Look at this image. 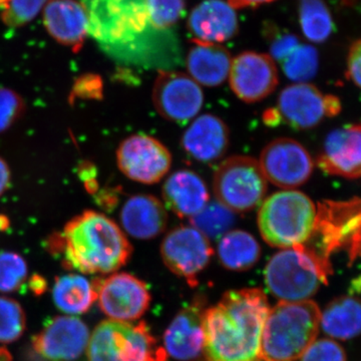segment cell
I'll return each instance as SVG.
<instances>
[{
	"label": "cell",
	"instance_id": "1",
	"mask_svg": "<svg viewBox=\"0 0 361 361\" xmlns=\"http://www.w3.org/2000/svg\"><path fill=\"white\" fill-rule=\"evenodd\" d=\"M270 304L260 288L226 292L204 312L206 361H257Z\"/></svg>",
	"mask_w": 361,
	"mask_h": 361
},
{
	"label": "cell",
	"instance_id": "2",
	"mask_svg": "<svg viewBox=\"0 0 361 361\" xmlns=\"http://www.w3.org/2000/svg\"><path fill=\"white\" fill-rule=\"evenodd\" d=\"M90 35L109 56L128 65L164 66L146 40L144 0H82Z\"/></svg>",
	"mask_w": 361,
	"mask_h": 361
},
{
	"label": "cell",
	"instance_id": "3",
	"mask_svg": "<svg viewBox=\"0 0 361 361\" xmlns=\"http://www.w3.org/2000/svg\"><path fill=\"white\" fill-rule=\"evenodd\" d=\"M51 250L61 254L68 269L90 274H109L127 264L133 247L118 225L94 211H85L71 219Z\"/></svg>",
	"mask_w": 361,
	"mask_h": 361
},
{
	"label": "cell",
	"instance_id": "4",
	"mask_svg": "<svg viewBox=\"0 0 361 361\" xmlns=\"http://www.w3.org/2000/svg\"><path fill=\"white\" fill-rule=\"evenodd\" d=\"M322 311L313 300L270 308L263 326L259 360L296 361L317 338Z\"/></svg>",
	"mask_w": 361,
	"mask_h": 361
},
{
	"label": "cell",
	"instance_id": "5",
	"mask_svg": "<svg viewBox=\"0 0 361 361\" xmlns=\"http://www.w3.org/2000/svg\"><path fill=\"white\" fill-rule=\"evenodd\" d=\"M258 228L266 243L287 249L304 245L314 230L317 206L307 195L283 190L271 195L260 205Z\"/></svg>",
	"mask_w": 361,
	"mask_h": 361
},
{
	"label": "cell",
	"instance_id": "6",
	"mask_svg": "<svg viewBox=\"0 0 361 361\" xmlns=\"http://www.w3.org/2000/svg\"><path fill=\"white\" fill-rule=\"evenodd\" d=\"M331 265L322 262L302 246L282 249L266 265V287L281 302L311 300L329 282Z\"/></svg>",
	"mask_w": 361,
	"mask_h": 361
},
{
	"label": "cell",
	"instance_id": "7",
	"mask_svg": "<svg viewBox=\"0 0 361 361\" xmlns=\"http://www.w3.org/2000/svg\"><path fill=\"white\" fill-rule=\"evenodd\" d=\"M89 361H167L165 348L157 343L146 322L106 320L90 336Z\"/></svg>",
	"mask_w": 361,
	"mask_h": 361
},
{
	"label": "cell",
	"instance_id": "8",
	"mask_svg": "<svg viewBox=\"0 0 361 361\" xmlns=\"http://www.w3.org/2000/svg\"><path fill=\"white\" fill-rule=\"evenodd\" d=\"M213 191L217 201L232 212H249L265 200L268 180L257 160L233 156L223 161L214 173Z\"/></svg>",
	"mask_w": 361,
	"mask_h": 361
},
{
	"label": "cell",
	"instance_id": "9",
	"mask_svg": "<svg viewBox=\"0 0 361 361\" xmlns=\"http://www.w3.org/2000/svg\"><path fill=\"white\" fill-rule=\"evenodd\" d=\"M276 111L280 121L293 129L310 130L324 118L338 115L341 103L338 97L323 94L315 85L298 82L280 92Z\"/></svg>",
	"mask_w": 361,
	"mask_h": 361
},
{
	"label": "cell",
	"instance_id": "10",
	"mask_svg": "<svg viewBox=\"0 0 361 361\" xmlns=\"http://www.w3.org/2000/svg\"><path fill=\"white\" fill-rule=\"evenodd\" d=\"M214 255L210 240L193 226H180L168 233L161 245V256L171 272L184 278L191 287Z\"/></svg>",
	"mask_w": 361,
	"mask_h": 361
},
{
	"label": "cell",
	"instance_id": "11",
	"mask_svg": "<svg viewBox=\"0 0 361 361\" xmlns=\"http://www.w3.org/2000/svg\"><path fill=\"white\" fill-rule=\"evenodd\" d=\"M99 308L111 320L130 322L148 310L151 294L141 279L129 273H115L92 282Z\"/></svg>",
	"mask_w": 361,
	"mask_h": 361
},
{
	"label": "cell",
	"instance_id": "12",
	"mask_svg": "<svg viewBox=\"0 0 361 361\" xmlns=\"http://www.w3.org/2000/svg\"><path fill=\"white\" fill-rule=\"evenodd\" d=\"M204 92L198 82L180 71L161 70L153 87V104L169 122L185 125L198 115Z\"/></svg>",
	"mask_w": 361,
	"mask_h": 361
},
{
	"label": "cell",
	"instance_id": "13",
	"mask_svg": "<svg viewBox=\"0 0 361 361\" xmlns=\"http://www.w3.org/2000/svg\"><path fill=\"white\" fill-rule=\"evenodd\" d=\"M116 163L126 177L153 185L160 182L170 171L172 155L159 140L148 135H130L116 151Z\"/></svg>",
	"mask_w": 361,
	"mask_h": 361
},
{
	"label": "cell",
	"instance_id": "14",
	"mask_svg": "<svg viewBox=\"0 0 361 361\" xmlns=\"http://www.w3.org/2000/svg\"><path fill=\"white\" fill-rule=\"evenodd\" d=\"M259 165L266 180L284 190L302 186L314 169V161L300 142L279 137L263 149Z\"/></svg>",
	"mask_w": 361,
	"mask_h": 361
},
{
	"label": "cell",
	"instance_id": "15",
	"mask_svg": "<svg viewBox=\"0 0 361 361\" xmlns=\"http://www.w3.org/2000/svg\"><path fill=\"white\" fill-rule=\"evenodd\" d=\"M230 87L241 101L253 104L269 97L278 85L274 59L268 54L245 51L232 59Z\"/></svg>",
	"mask_w": 361,
	"mask_h": 361
},
{
	"label": "cell",
	"instance_id": "16",
	"mask_svg": "<svg viewBox=\"0 0 361 361\" xmlns=\"http://www.w3.org/2000/svg\"><path fill=\"white\" fill-rule=\"evenodd\" d=\"M90 338L89 327L80 318L56 316L32 338L35 353L49 361H73L84 353Z\"/></svg>",
	"mask_w": 361,
	"mask_h": 361
},
{
	"label": "cell",
	"instance_id": "17",
	"mask_svg": "<svg viewBox=\"0 0 361 361\" xmlns=\"http://www.w3.org/2000/svg\"><path fill=\"white\" fill-rule=\"evenodd\" d=\"M204 297H197L175 316L164 334V348L179 361H197L204 353Z\"/></svg>",
	"mask_w": 361,
	"mask_h": 361
},
{
	"label": "cell",
	"instance_id": "18",
	"mask_svg": "<svg viewBox=\"0 0 361 361\" xmlns=\"http://www.w3.org/2000/svg\"><path fill=\"white\" fill-rule=\"evenodd\" d=\"M317 166L325 173L346 179L361 178V125L332 130L325 139Z\"/></svg>",
	"mask_w": 361,
	"mask_h": 361
},
{
	"label": "cell",
	"instance_id": "19",
	"mask_svg": "<svg viewBox=\"0 0 361 361\" xmlns=\"http://www.w3.org/2000/svg\"><path fill=\"white\" fill-rule=\"evenodd\" d=\"M238 18L224 0H205L190 14L188 30L194 40L217 44L233 39L238 32Z\"/></svg>",
	"mask_w": 361,
	"mask_h": 361
},
{
	"label": "cell",
	"instance_id": "20",
	"mask_svg": "<svg viewBox=\"0 0 361 361\" xmlns=\"http://www.w3.org/2000/svg\"><path fill=\"white\" fill-rule=\"evenodd\" d=\"M230 133L219 116L205 114L195 118L182 137L183 149L200 163L220 160L229 147Z\"/></svg>",
	"mask_w": 361,
	"mask_h": 361
},
{
	"label": "cell",
	"instance_id": "21",
	"mask_svg": "<svg viewBox=\"0 0 361 361\" xmlns=\"http://www.w3.org/2000/svg\"><path fill=\"white\" fill-rule=\"evenodd\" d=\"M44 26L59 44L77 52L87 35V18L82 2L77 0H49L44 11Z\"/></svg>",
	"mask_w": 361,
	"mask_h": 361
},
{
	"label": "cell",
	"instance_id": "22",
	"mask_svg": "<svg viewBox=\"0 0 361 361\" xmlns=\"http://www.w3.org/2000/svg\"><path fill=\"white\" fill-rule=\"evenodd\" d=\"M121 223L123 229L133 238L151 240L167 228V210L165 205L152 195H135L123 204Z\"/></svg>",
	"mask_w": 361,
	"mask_h": 361
},
{
	"label": "cell",
	"instance_id": "23",
	"mask_svg": "<svg viewBox=\"0 0 361 361\" xmlns=\"http://www.w3.org/2000/svg\"><path fill=\"white\" fill-rule=\"evenodd\" d=\"M163 199L166 207L180 218H192L208 204L210 195L200 176L180 170L164 183Z\"/></svg>",
	"mask_w": 361,
	"mask_h": 361
},
{
	"label": "cell",
	"instance_id": "24",
	"mask_svg": "<svg viewBox=\"0 0 361 361\" xmlns=\"http://www.w3.org/2000/svg\"><path fill=\"white\" fill-rule=\"evenodd\" d=\"M187 68L195 82L205 87H217L229 77L232 58L230 52L217 44L193 39L187 56Z\"/></svg>",
	"mask_w": 361,
	"mask_h": 361
},
{
	"label": "cell",
	"instance_id": "25",
	"mask_svg": "<svg viewBox=\"0 0 361 361\" xmlns=\"http://www.w3.org/2000/svg\"><path fill=\"white\" fill-rule=\"evenodd\" d=\"M320 329L336 341L361 336V299L355 296L334 299L322 312Z\"/></svg>",
	"mask_w": 361,
	"mask_h": 361
},
{
	"label": "cell",
	"instance_id": "26",
	"mask_svg": "<svg viewBox=\"0 0 361 361\" xmlns=\"http://www.w3.org/2000/svg\"><path fill=\"white\" fill-rule=\"evenodd\" d=\"M218 257L226 269L236 272L249 270L261 257L260 244L250 233L233 230L221 237Z\"/></svg>",
	"mask_w": 361,
	"mask_h": 361
},
{
	"label": "cell",
	"instance_id": "27",
	"mask_svg": "<svg viewBox=\"0 0 361 361\" xmlns=\"http://www.w3.org/2000/svg\"><path fill=\"white\" fill-rule=\"evenodd\" d=\"M52 299L59 310L68 314H84L97 300L92 282L78 274L56 278L52 288Z\"/></svg>",
	"mask_w": 361,
	"mask_h": 361
},
{
	"label": "cell",
	"instance_id": "28",
	"mask_svg": "<svg viewBox=\"0 0 361 361\" xmlns=\"http://www.w3.org/2000/svg\"><path fill=\"white\" fill-rule=\"evenodd\" d=\"M299 20L304 37L310 42L320 44L331 35L334 23L323 0H299Z\"/></svg>",
	"mask_w": 361,
	"mask_h": 361
},
{
	"label": "cell",
	"instance_id": "29",
	"mask_svg": "<svg viewBox=\"0 0 361 361\" xmlns=\"http://www.w3.org/2000/svg\"><path fill=\"white\" fill-rule=\"evenodd\" d=\"M234 222V212L218 201H209L200 212L190 218L191 226L203 233L208 239L224 236Z\"/></svg>",
	"mask_w": 361,
	"mask_h": 361
},
{
	"label": "cell",
	"instance_id": "30",
	"mask_svg": "<svg viewBox=\"0 0 361 361\" xmlns=\"http://www.w3.org/2000/svg\"><path fill=\"white\" fill-rule=\"evenodd\" d=\"M318 63V54L314 47L308 44H299L282 61L281 65L285 75L298 84L315 77Z\"/></svg>",
	"mask_w": 361,
	"mask_h": 361
},
{
	"label": "cell",
	"instance_id": "31",
	"mask_svg": "<svg viewBox=\"0 0 361 361\" xmlns=\"http://www.w3.org/2000/svg\"><path fill=\"white\" fill-rule=\"evenodd\" d=\"M25 327V313L20 304L8 297H0V343L18 341Z\"/></svg>",
	"mask_w": 361,
	"mask_h": 361
},
{
	"label": "cell",
	"instance_id": "32",
	"mask_svg": "<svg viewBox=\"0 0 361 361\" xmlns=\"http://www.w3.org/2000/svg\"><path fill=\"white\" fill-rule=\"evenodd\" d=\"M149 23L154 30H165L180 20L185 0H144Z\"/></svg>",
	"mask_w": 361,
	"mask_h": 361
},
{
	"label": "cell",
	"instance_id": "33",
	"mask_svg": "<svg viewBox=\"0 0 361 361\" xmlns=\"http://www.w3.org/2000/svg\"><path fill=\"white\" fill-rule=\"evenodd\" d=\"M27 264L20 254L14 252L0 253V291L18 290L27 278Z\"/></svg>",
	"mask_w": 361,
	"mask_h": 361
},
{
	"label": "cell",
	"instance_id": "34",
	"mask_svg": "<svg viewBox=\"0 0 361 361\" xmlns=\"http://www.w3.org/2000/svg\"><path fill=\"white\" fill-rule=\"evenodd\" d=\"M47 0H11L4 4L1 20L9 27H20L35 18Z\"/></svg>",
	"mask_w": 361,
	"mask_h": 361
},
{
	"label": "cell",
	"instance_id": "35",
	"mask_svg": "<svg viewBox=\"0 0 361 361\" xmlns=\"http://www.w3.org/2000/svg\"><path fill=\"white\" fill-rule=\"evenodd\" d=\"M25 111L23 97L13 90L0 87V134L20 121Z\"/></svg>",
	"mask_w": 361,
	"mask_h": 361
},
{
	"label": "cell",
	"instance_id": "36",
	"mask_svg": "<svg viewBox=\"0 0 361 361\" xmlns=\"http://www.w3.org/2000/svg\"><path fill=\"white\" fill-rule=\"evenodd\" d=\"M300 361H348L345 349L334 339L316 338L301 356Z\"/></svg>",
	"mask_w": 361,
	"mask_h": 361
},
{
	"label": "cell",
	"instance_id": "37",
	"mask_svg": "<svg viewBox=\"0 0 361 361\" xmlns=\"http://www.w3.org/2000/svg\"><path fill=\"white\" fill-rule=\"evenodd\" d=\"M104 97V82L101 77L94 73H87L75 80L71 94V103L77 99H99Z\"/></svg>",
	"mask_w": 361,
	"mask_h": 361
},
{
	"label": "cell",
	"instance_id": "38",
	"mask_svg": "<svg viewBox=\"0 0 361 361\" xmlns=\"http://www.w3.org/2000/svg\"><path fill=\"white\" fill-rule=\"evenodd\" d=\"M268 39L270 42L271 58L282 63L294 49L298 47L299 40L296 35L290 32H280L269 30Z\"/></svg>",
	"mask_w": 361,
	"mask_h": 361
},
{
	"label": "cell",
	"instance_id": "39",
	"mask_svg": "<svg viewBox=\"0 0 361 361\" xmlns=\"http://www.w3.org/2000/svg\"><path fill=\"white\" fill-rule=\"evenodd\" d=\"M346 75L361 90V39L355 42L349 49Z\"/></svg>",
	"mask_w": 361,
	"mask_h": 361
},
{
	"label": "cell",
	"instance_id": "40",
	"mask_svg": "<svg viewBox=\"0 0 361 361\" xmlns=\"http://www.w3.org/2000/svg\"><path fill=\"white\" fill-rule=\"evenodd\" d=\"M11 169L4 159L0 157V197L2 196L11 185Z\"/></svg>",
	"mask_w": 361,
	"mask_h": 361
},
{
	"label": "cell",
	"instance_id": "41",
	"mask_svg": "<svg viewBox=\"0 0 361 361\" xmlns=\"http://www.w3.org/2000/svg\"><path fill=\"white\" fill-rule=\"evenodd\" d=\"M273 1L275 0H228V4L233 8H246V7H255Z\"/></svg>",
	"mask_w": 361,
	"mask_h": 361
},
{
	"label": "cell",
	"instance_id": "42",
	"mask_svg": "<svg viewBox=\"0 0 361 361\" xmlns=\"http://www.w3.org/2000/svg\"><path fill=\"white\" fill-rule=\"evenodd\" d=\"M30 287L35 295H42L47 290V283L40 275H33L30 281Z\"/></svg>",
	"mask_w": 361,
	"mask_h": 361
},
{
	"label": "cell",
	"instance_id": "43",
	"mask_svg": "<svg viewBox=\"0 0 361 361\" xmlns=\"http://www.w3.org/2000/svg\"><path fill=\"white\" fill-rule=\"evenodd\" d=\"M0 361H13V356L6 348H0Z\"/></svg>",
	"mask_w": 361,
	"mask_h": 361
},
{
	"label": "cell",
	"instance_id": "44",
	"mask_svg": "<svg viewBox=\"0 0 361 361\" xmlns=\"http://www.w3.org/2000/svg\"><path fill=\"white\" fill-rule=\"evenodd\" d=\"M8 1H11V0H0V6H4Z\"/></svg>",
	"mask_w": 361,
	"mask_h": 361
}]
</instances>
